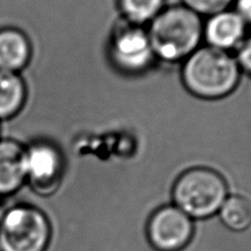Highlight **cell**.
<instances>
[{
    "label": "cell",
    "mask_w": 251,
    "mask_h": 251,
    "mask_svg": "<svg viewBox=\"0 0 251 251\" xmlns=\"http://www.w3.org/2000/svg\"><path fill=\"white\" fill-rule=\"evenodd\" d=\"M155 57L168 62L186 60L204 37L201 17L186 6L170 7L151 21L147 31Z\"/></svg>",
    "instance_id": "cell-1"
},
{
    "label": "cell",
    "mask_w": 251,
    "mask_h": 251,
    "mask_svg": "<svg viewBox=\"0 0 251 251\" xmlns=\"http://www.w3.org/2000/svg\"><path fill=\"white\" fill-rule=\"evenodd\" d=\"M183 82L190 93L214 100L231 93L239 82L240 68L227 51L198 48L185 60Z\"/></svg>",
    "instance_id": "cell-2"
},
{
    "label": "cell",
    "mask_w": 251,
    "mask_h": 251,
    "mask_svg": "<svg viewBox=\"0 0 251 251\" xmlns=\"http://www.w3.org/2000/svg\"><path fill=\"white\" fill-rule=\"evenodd\" d=\"M227 184L217 172L196 167L183 173L175 181V206L190 218L202 219L218 213L227 198Z\"/></svg>",
    "instance_id": "cell-3"
},
{
    "label": "cell",
    "mask_w": 251,
    "mask_h": 251,
    "mask_svg": "<svg viewBox=\"0 0 251 251\" xmlns=\"http://www.w3.org/2000/svg\"><path fill=\"white\" fill-rule=\"evenodd\" d=\"M50 238L49 220L36 207L16 206L0 222L1 251H46Z\"/></svg>",
    "instance_id": "cell-4"
},
{
    "label": "cell",
    "mask_w": 251,
    "mask_h": 251,
    "mask_svg": "<svg viewBox=\"0 0 251 251\" xmlns=\"http://www.w3.org/2000/svg\"><path fill=\"white\" fill-rule=\"evenodd\" d=\"M110 52L115 66L127 73L146 70L155 58L146 30L128 21L112 34Z\"/></svg>",
    "instance_id": "cell-5"
},
{
    "label": "cell",
    "mask_w": 251,
    "mask_h": 251,
    "mask_svg": "<svg viewBox=\"0 0 251 251\" xmlns=\"http://www.w3.org/2000/svg\"><path fill=\"white\" fill-rule=\"evenodd\" d=\"M194 233L192 218L176 206L157 209L147 224V238L157 251H179L189 244Z\"/></svg>",
    "instance_id": "cell-6"
},
{
    "label": "cell",
    "mask_w": 251,
    "mask_h": 251,
    "mask_svg": "<svg viewBox=\"0 0 251 251\" xmlns=\"http://www.w3.org/2000/svg\"><path fill=\"white\" fill-rule=\"evenodd\" d=\"M63 161L57 147L36 143L25 150V177L33 189L42 195L53 193L62 175Z\"/></svg>",
    "instance_id": "cell-7"
},
{
    "label": "cell",
    "mask_w": 251,
    "mask_h": 251,
    "mask_svg": "<svg viewBox=\"0 0 251 251\" xmlns=\"http://www.w3.org/2000/svg\"><path fill=\"white\" fill-rule=\"evenodd\" d=\"M246 24L233 11H222L210 16L204 25V38L209 47L228 51L240 45Z\"/></svg>",
    "instance_id": "cell-8"
},
{
    "label": "cell",
    "mask_w": 251,
    "mask_h": 251,
    "mask_svg": "<svg viewBox=\"0 0 251 251\" xmlns=\"http://www.w3.org/2000/svg\"><path fill=\"white\" fill-rule=\"evenodd\" d=\"M25 177V149L15 141L0 142V195L15 193Z\"/></svg>",
    "instance_id": "cell-9"
},
{
    "label": "cell",
    "mask_w": 251,
    "mask_h": 251,
    "mask_svg": "<svg viewBox=\"0 0 251 251\" xmlns=\"http://www.w3.org/2000/svg\"><path fill=\"white\" fill-rule=\"evenodd\" d=\"M31 55L28 38L18 29L0 30V71L16 73L27 66Z\"/></svg>",
    "instance_id": "cell-10"
},
{
    "label": "cell",
    "mask_w": 251,
    "mask_h": 251,
    "mask_svg": "<svg viewBox=\"0 0 251 251\" xmlns=\"http://www.w3.org/2000/svg\"><path fill=\"white\" fill-rule=\"evenodd\" d=\"M25 86L17 73L0 71V119H9L24 106Z\"/></svg>",
    "instance_id": "cell-11"
},
{
    "label": "cell",
    "mask_w": 251,
    "mask_h": 251,
    "mask_svg": "<svg viewBox=\"0 0 251 251\" xmlns=\"http://www.w3.org/2000/svg\"><path fill=\"white\" fill-rule=\"evenodd\" d=\"M219 215L225 226L233 231H244L251 226V204L241 196L227 197Z\"/></svg>",
    "instance_id": "cell-12"
},
{
    "label": "cell",
    "mask_w": 251,
    "mask_h": 251,
    "mask_svg": "<svg viewBox=\"0 0 251 251\" xmlns=\"http://www.w3.org/2000/svg\"><path fill=\"white\" fill-rule=\"evenodd\" d=\"M120 7L126 21L141 25L163 10V0H120Z\"/></svg>",
    "instance_id": "cell-13"
},
{
    "label": "cell",
    "mask_w": 251,
    "mask_h": 251,
    "mask_svg": "<svg viewBox=\"0 0 251 251\" xmlns=\"http://www.w3.org/2000/svg\"><path fill=\"white\" fill-rule=\"evenodd\" d=\"M233 0H184L185 6L197 15L213 16L225 11Z\"/></svg>",
    "instance_id": "cell-14"
},
{
    "label": "cell",
    "mask_w": 251,
    "mask_h": 251,
    "mask_svg": "<svg viewBox=\"0 0 251 251\" xmlns=\"http://www.w3.org/2000/svg\"><path fill=\"white\" fill-rule=\"evenodd\" d=\"M238 66L251 73V37L242 43L238 51Z\"/></svg>",
    "instance_id": "cell-15"
},
{
    "label": "cell",
    "mask_w": 251,
    "mask_h": 251,
    "mask_svg": "<svg viewBox=\"0 0 251 251\" xmlns=\"http://www.w3.org/2000/svg\"><path fill=\"white\" fill-rule=\"evenodd\" d=\"M236 14L246 25L251 24V0H237Z\"/></svg>",
    "instance_id": "cell-16"
},
{
    "label": "cell",
    "mask_w": 251,
    "mask_h": 251,
    "mask_svg": "<svg viewBox=\"0 0 251 251\" xmlns=\"http://www.w3.org/2000/svg\"><path fill=\"white\" fill-rule=\"evenodd\" d=\"M3 215H5V213H3L2 207H1V204H0V222H1V219H2V217H3Z\"/></svg>",
    "instance_id": "cell-17"
},
{
    "label": "cell",
    "mask_w": 251,
    "mask_h": 251,
    "mask_svg": "<svg viewBox=\"0 0 251 251\" xmlns=\"http://www.w3.org/2000/svg\"><path fill=\"white\" fill-rule=\"evenodd\" d=\"M0 251H1V250H0Z\"/></svg>",
    "instance_id": "cell-18"
}]
</instances>
